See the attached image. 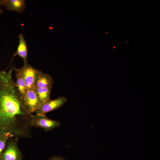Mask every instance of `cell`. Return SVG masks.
<instances>
[{
	"label": "cell",
	"instance_id": "obj_2",
	"mask_svg": "<svg viewBox=\"0 0 160 160\" xmlns=\"http://www.w3.org/2000/svg\"><path fill=\"white\" fill-rule=\"evenodd\" d=\"M20 69L27 89L34 87L41 71L36 69L28 63L24 64Z\"/></svg>",
	"mask_w": 160,
	"mask_h": 160
},
{
	"label": "cell",
	"instance_id": "obj_7",
	"mask_svg": "<svg viewBox=\"0 0 160 160\" xmlns=\"http://www.w3.org/2000/svg\"><path fill=\"white\" fill-rule=\"evenodd\" d=\"M19 43L16 52L14 54L11 62L17 55L19 56L23 60L24 64L28 63V48L26 41L23 34L20 33L18 36Z\"/></svg>",
	"mask_w": 160,
	"mask_h": 160
},
{
	"label": "cell",
	"instance_id": "obj_4",
	"mask_svg": "<svg viewBox=\"0 0 160 160\" xmlns=\"http://www.w3.org/2000/svg\"><path fill=\"white\" fill-rule=\"evenodd\" d=\"M67 101L64 96H61L54 100L49 99L41 103L35 110L36 114L45 116V114L60 107Z\"/></svg>",
	"mask_w": 160,
	"mask_h": 160
},
{
	"label": "cell",
	"instance_id": "obj_8",
	"mask_svg": "<svg viewBox=\"0 0 160 160\" xmlns=\"http://www.w3.org/2000/svg\"><path fill=\"white\" fill-rule=\"evenodd\" d=\"M16 81L15 84L20 97L23 99L25 95L27 89L21 75L20 68H15Z\"/></svg>",
	"mask_w": 160,
	"mask_h": 160
},
{
	"label": "cell",
	"instance_id": "obj_10",
	"mask_svg": "<svg viewBox=\"0 0 160 160\" xmlns=\"http://www.w3.org/2000/svg\"><path fill=\"white\" fill-rule=\"evenodd\" d=\"M52 87L47 88H35L39 99L42 103L50 99V95Z\"/></svg>",
	"mask_w": 160,
	"mask_h": 160
},
{
	"label": "cell",
	"instance_id": "obj_11",
	"mask_svg": "<svg viewBox=\"0 0 160 160\" xmlns=\"http://www.w3.org/2000/svg\"><path fill=\"white\" fill-rule=\"evenodd\" d=\"M14 136V135L9 133H4L0 135V156L4 149L9 139Z\"/></svg>",
	"mask_w": 160,
	"mask_h": 160
},
{
	"label": "cell",
	"instance_id": "obj_9",
	"mask_svg": "<svg viewBox=\"0 0 160 160\" xmlns=\"http://www.w3.org/2000/svg\"><path fill=\"white\" fill-rule=\"evenodd\" d=\"M53 80L49 74L43 72L40 73L35 84V88H47L52 87Z\"/></svg>",
	"mask_w": 160,
	"mask_h": 160
},
{
	"label": "cell",
	"instance_id": "obj_12",
	"mask_svg": "<svg viewBox=\"0 0 160 160\" xmlns=\"http://www.w3.org/2000/svg\"><path fill=\"white\" fill-rule=\"evenodd\" d=\"M47 160H68L63 159L60 156H54Z\"/></svg>",
	"mask_w": 160,
	"mask_h": 160
},
{
	"label": "cell",
	"instance_id": "obj_5",
	"mask_svg": "<svg viewBox=\"0 0 160 160\" xmlns=\"http://www.w3.org/2000/svg\"><path fill=\"white\" fill-rule=\"evenodd\" d=\"M23 101L25 111L27 114L34 112L35 110L41 104L35 87L27 89Z\"/></svg>",
	"mask_w": 160,
	"mask_h": 160
},
{
	"label": "cell",
	"instance_id": "obj_13",
	"mask_svg": "<svg viewBox=\"0 0 160 160\" xmlns=\"http://www.w3.org/2000/svg\"><path fill=\"white\" fill-rule=\"evenodd\" d=\"M3 12V10L1 8V6L0 5V15H1Z\"/></svg>",
	"mask_w": 160,
	"mask_h": 160
},
{
	"label": "cell",
	"instance_id": "obj_3",
	"mask_svg": "<svg viewBox=\"0 0 160 160\" xmlns=\"http://www.w3.org/2000/svg\"><path fill=\"white\" fill-rule=\"evenodd\" d=\"M29 115L31 126L43 128L46 132L58 127L60 125L59 122L49 119L46 116L31 114Z\"/></svg>",
	"mask_w": 160,
	"mask_h": 160
},
{
	"label": "cell",
	"instance_id": "obj_6",
	"mask_svg": "<svg viewBox=\"0 0 160 160\" xmlns=\"http://www.w3.org/2000/svg\"><path fill=\"white\" fill-rule=\"evenodd\" d=\"M0 5L4 6L8 11L19 14L23 12L26 7L25 0H0Z\"/></svg>",
	"mask_w": 160,
	"mask_h": 160
},
{
	"label": "cell",
	"instance_id": "obj_1",
	"mask_svg": "<svg viewBox=\"0 0 160 160\" xmlns=\"http://www.w3.org/2000/svg\"><path fill=\"white\" fill-rule=\"evenodd\" d=\"M11 137L6 147L0 156V160H23V155L17 146L18 138Z\"/></svg>",
	"mask_w": 160,
	"mask_h": 160
}]
</instances>
